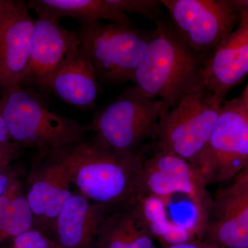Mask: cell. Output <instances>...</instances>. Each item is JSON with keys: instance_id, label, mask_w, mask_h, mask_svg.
<instances>
[{"instance_id": "cell-19", "label": "cell", "mask_w": 248, "mask_h": 248, "mask_svg": "<svg viewBox=\"0 0 248 248\" xmlns=\"http://www.w3.org/2000/svg\"><path fill=\"white\" fill-rule=\"evenodd\" d=\"M35 227L34 217L27 197L20 194L11 201L0 224V246Z\"/></svg>"}, {"instance_id": "cell-12", "label": "cell", "mask_w": 248, "mask_h": 248, "mask_svg": "<svg viewBox=\"0 0 248 248\" xmlns=\"http://www.w3.org/2000/svg\"><path fill=\"white\" fill-rule=\"evenodd\" d=\"M80 46L78 32L59 21L37 16L32 35L29 66L20 86L33 84L48 89L49 80Z\"/></svg>"}, {"instance_id": "cell-7", "label": "cell", "mask_w": 248, "mask_h": 248, "mask_svg": "<svg viewBox=\"0 0 248 248\" xmlns=\"http://www.w3.org/2000/svg\"><path fill=\"white\" fill-rule=\"evenodd\" d=\"M79 24L80 47L92 62L98 80L108 84L134 82L150 34L112 22Z\"/></svg>"}, {"instance_id": "cell-1", "label": "cell", "mask_w": 248, "mask_h": 248, "mask_svg": "<svg viewBox=\"0 0 248 248\" xmlns=\"http://www.w3.org/2000/svg\"><path fill=\"white\" fill-rule=\"evenodd\" d=\"M138 174L132 202L158 246L202 239L213 197L200 170L170 152L152 146Z\"/></svg>"}, {"instance_id": "cell-26", "label": "cell", "mask_w": 248, "mask_h": 248, "mask_svg": "<svg viewBox=\"0 0 248 248\" xmlns=\"http://www.w3.org/2000/svg\"><path fill=\"white\" fill-rule=\"evenodd\" d=\"M13 141L6 122L0 114V142Z\"/></svg>"}, {"instance_id": "cell-2", "label": "cell", "mask_w": 248, "mask_h": 248, "mask_svg": "<svg viewBox=\"0 0 248 248\" xmlns=\"http://www.w3.org/2000/svg\"><path fill=\"white\" fill-rule=\"evenodd\" d=\"M147 152L120 154L93 140L47 153L63 166L78 193L111 212L133 202Z\"/></svg>"}, {"instance_id": "cell-13", "label": "cell", "mask_w": 248, "mask_h": 248, "mask_svg": "<svg viewBox=\"0 0 248 248\" xmlns=\"http://www.w3.org/2000/svg\"><path fill=\"white\" fill-rule=\"evenodd\" d=\"M27 199L35 228L50 232L58 215L73 195L66 170L48 153H37Z\"/></svg>"}, {"instance_id": "cell-21", "label": "cell", "mask_w": 248, "mask_h": 248, "mask_svg": "<svg viewBox=\"0 0 248 248\" xmlns=\"http://www.w3.org/2000/svg\"><path fill=\"white\" fill-rule=\"evenodd\" d=\"M9 248H60L48 234L34 227L13 239L12 244Z\"/></svg>"}, {"instance_id": "cell-27", "label": "cell", "mask_w": 248, "mask_h": 248, "mask_svg": "<svg viewBox=\"0 0 248 248\" xmlns=\"http://www.w3.org/2000/svg\"><path fill=\"white\" fill-rule=\"evenodd\" d=\"M231 1L240 12L244 11L248 13V0H231Z\"/></svg>"}, {"instance_id": "cell-9", "label": "cell", "mask_w": 248, "mask_h": 248, "mask_svg": "<svg viewBox=\"0 0 248 248\" xmlns=\"http://www.w3.org/2000/svg\"><path fill=\"white\" fill-rule=\"evenodd\" d=\"M248 166V115L241 97L225 102L200 171L208 184L231 182Z\"/></svg>"}, {"instance_id": "cell-22", "label": "cell", "mask_w": 248, "mask_h": 248, "mask_svg": "<svg viewBox=\"0 0 248 248\" xmlns=\"http://www.w3.org/2000/svg\"><path fill=\"white\" fill-rule=\"evenodd\" d=\"M24 148L17 142H0V169L6 168L11 161L19 156L21 150Z\"/></svg>"}, {"instance_id": "cell-15", "label": "cell", "mask_w": 248, "mask_h": 248, "mask_svg": "<svg viewBox=\"0 0 248 248\" xmlns=\"http://www.w3.org/2000/svg\"><path fill=\"white\" fill-rule=\"evenodd\" d=\"M109 213L81 194H73L58 215L50 236L60 248H94Z\"/></svg>"}, {"instance_id": "cell-5", "label": "cell", "mask_w": 248, "mask_h": 248, "mask_svg": "<svg viewBox=\"0 0 248 248\" xmlns=\"http://www.w3.org/2000/svg\"><path fill=\"white\" fill-rule=\"evenodd\" d=\"M170 108L147 97L136 86L124 90L93 117L89 130L104 148L124 155L147 152L154 141L161 117Z\"/></svg>"}, {"instance_id": "cell-16", "label": "cell", "mask_w": 248, "mask_h": 248, "mask_svg": "<svg viewBox=\"0 0 248 248\" xmlns=\"http://www.w3.org/2000/svg\"><path fill=\"white\" fill-rule=\"evenodd\" d=\"M47 90L75 107L89 109L95 104L99 94L97 74L92 62L80 46L54 73Z\"/></svg>"}, {"instance_id": "cell-4", "label": "cell", "mask_w": 248, "mask_h": 248, "mask_svg": "<svg viewBox=\"0 0 248 248\" xmlns=\"http://www.w3.org/2000/svg\"><path fill=\"white\" fill-rule=\"evenodd\" d=\"M0 114L12 141L37 153L64 149L84 141L89 127L55 113L37 94L22 86L3 91Z\"/></svg>"}, {"instance_id": "cell-6", "label": "cell", "mask_w": 248, "mask_h": 248, "mask_svg": "<svg viewBox=\"0 0 248 248\" xmlns=\"http://www.w3.org/2000/svg\"><path fill=\"white\" fill-rule=\"evenodd\" d=\"M223 104L199 85L164 112L151 146L180 156L200 170Z\"/></svg>"}, {"instance_id": "cell-30", "label": "cell", "mask_w": 248, "mask_h": 248, "mask_svg": "<svg viewBox=\"0 0 248 248\" xmlns=\"http://www.w3.org/2000/svg\"><path fill=\"white\" fill-rule=\"evenodd\" d=\"M241 99H242L243 103H244L245 108L247 111L248 115V84L247 87L245 89L244 93H243L242 96H241Z\"/></svg>"}, {"instance_id": "cell-23", "label": "cell", "mask_w": 248, "mask_h": 248, "mask_svg": "<svg viewBox=\"0 0 248 248\" xmlns=\"http://www.w3.org/2000/svg\"><path fill=\"white\" fill-rule=\"evenodd\" d=\"M20 194H22V186L19 180L14 178L6 192L0 196V224L9 203Z\"/></svg>"}, {"instance_id": "cell-11", "label": "cell", "mask_w": 248, "mask_h": 248, "mask_svg": "<svg viewBox=\"0 0 248 248\" xmlns=\"http://www.w3.org/2000/svg\"><path fill=\"white\" fill-rule=\"evenodd\" d=\"M35 19L28 3L11 1L0 17V88L19 86L29 66Z\"/></svg>"}, {"instance_id": "cell-24", "label": "cell", "mask_w": 248, "mask_h": 248, "mask_svg": "<svg viewBox=\"0 0 248 248\" xmlns=\"http://www.w3.org/2000/svg\"><path fill=\"white\" fill-rule=\"evenodd\" d=\"M156 248H213L207 246L202 241L195 240V241H187V242L182 243L170 246H157Z\"/></svg>"}, {"instance_id": "cell-17", "label": "cell", "mask_w": 248, "mask_h": 248, "mask_svg": "<svg viewBox=\"0 0 248 248\" xmlns=\"http://www.w3.org/2000/svg\"><path fill=\"white\" fill-rule=\"evenodd\" d=\"M27 3L37 16H46L59 22L62 18L69 17L79 22L108 19L122 25L132 24L130 17L114 7L108 0H31Z\"/></svg>"}, {"instance_id": "cell-10", "label": "cell", "mask_w": 248, "mask_h": 248, "mask_svg": "<svg viewBox=\"0 0 248 248\" xmlns=\"http://www.w3.org/2000/svg\"><path fill=\"white\" fill-rule=\"evenodd\" d=\"M200 241L213 248H248V182L232 181L213 197Z\"/></svg>"}, {"instance_id": "cell-28", "label": "cell", "mask_w": 248, "mask_h": 248, "mask_svg": "<svg viewBox=\"0 0 248 248\" xmlns=\"http://www.w3.org/2000/svg\"><path fill=\"white\" fill-rule=\"evenodd\" d=\"M233 180L242 181V182H248V166L246 169L244 170L239 175L237 176ZM232 180V181H233Z\"/></svg>"}, {"instance_id": "cell-25", "label": "cell", "mask_w": 248, "mask_h": 248, "mask_svg": "<svg viewBox=\"0 0 248 248\" xmlns=\"http://www.w3.org/2000/svg\"><path fill=\"white\" fill-rule=\"evenodd\" d=\"M6 168L0 169V196L2 195L6 192L15 178L14 176L6 172L4 170Z\"/></svg>"}, {"instance_id": "cell-8", "label": "cell", "mask_w": 248, "mask_h": 248, "mask_svg": "<svg viewBox=\"0 0 248 248\" xmlns=\"http://www.w3.org/2000/svg\"><path fill=\"white\" fill-rule=\"evenodd\" d=\"M162 4L179 36L208 60L241 19L231 0H163Z\"/></svg>"}, {"instance_id": "cell-14", "label": "cell", "mask_w": 248, "mask_h": 248, "mask_svg": "<svg viewBox=\"0 0 248 248\" xmlns=\"http://www.w3.org/2000/svg\"><path fill=\"white\" fill-rule=\"evenodd\" d=\"M248 74V13L241 12L239 25L207 60L202 84L217 102L224 104L228 93Z\"/></svg>"}, {"instance_id": "cell-29", "label": "cell", "mask_w": 248, "mask_h": 248, "mask_svg": "<svg viewBox=\"0 0 248 248\" xmlns=\"http://www.w3.org/2000/svg\"><path fill=\"white\" fill-rule=\"evenodd\" d=\"M11 0H0V17L4 14L8 6H9Z\"/></svg>"}, {"instance_id": "cell-18", "label": "cell", "mask_w": 248, "mask_h": 248, "mask_svg": "<svg viewBox=\"0 0 248 248\" xmlns=\"http://www.w3.org/2000/svg\"><path fill=\"white\" fill-rule=\"evenodd\" d=\"M157 246L130 203L108 213L94 248H156Z\"/></svg>"}, {"instance_id": "cell-20", "label": "cell", "mask_w": 248, "mask_h": 248, "mask_svg": "<svg viewBox=\"0 0 248 248\" xmlns=\"http://www.w3.org/2000/svg\"><path fill=\"white\" fill-rule=\"evenodd\" d=\"M114 7L124 14L140 15L150 18L156 23L159 18L160 6L163 5L159 0H108Z\"/></svg>"}, {"instance_id": "cell-3", "label": "cell", "mask_w": 248, "mask_h": 248, "mask_svg": "<svg viewBox=\"0 0 248 248\" xmlns=\"http://www.w3.org/2000/svg\"><path fill=\"white\" fill-rule=\"evenodd\" d=\"M155 24L133 83L147 97L159 99L170 108L202 84L208 59L195 53L172 25L161 19Z\"/></svg>"}]
</instances>
